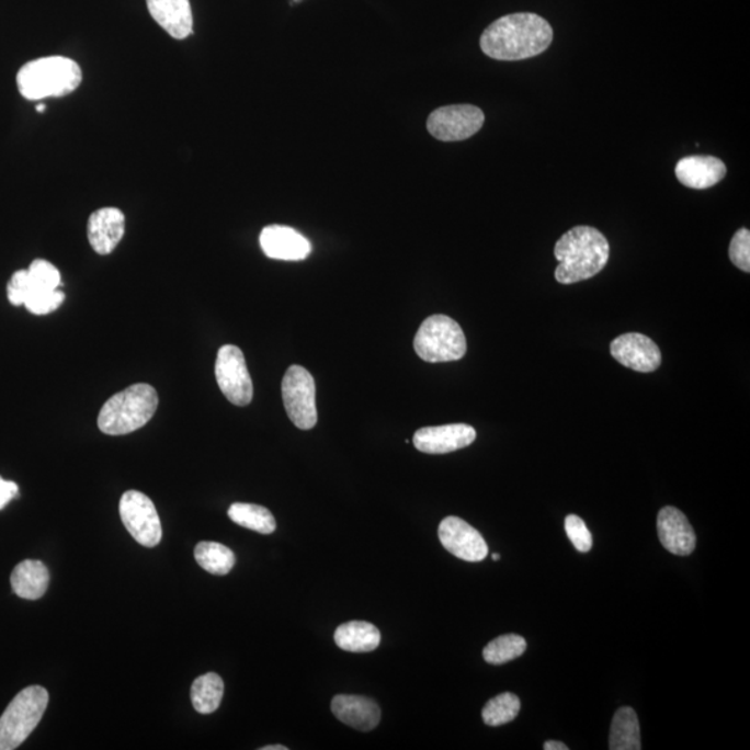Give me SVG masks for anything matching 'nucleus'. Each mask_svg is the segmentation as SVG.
<instances>
[{
    "instance_id": "obj_1",
    "label": "nucleus",
    "mask_w": 750,
    "mask_h": 750,
    "mask_svg": "<svg viewBox=\"0 0 750 750\" xmlns=\"http://www.w3.org/2000/svg\"><path fill=\"white\" fill-rule=\"evenodd\" d=\"M554 41V30L534 13H515L493 21L481 35L484 54L495 60L518 61L544 54Z\"/></svg>"
},
{
    "instance_id": "obj_2",
    "label": "nucleus",
    "mask_w": 750,
    "mask_h": 750,
    "mask_svg": "<svg viewBox=\"0 0 750 750\" xmlns=\"http://www.w3.org/2000/svg\"><path fill=\"white\" fill-rule=\"evenodd\" d=\"M611 245L599 229L578 226L562 234L555 245L559 265L555 271L557 283L570 285L595 277L606 268Z\"/></svg>"
},
{
    "instance_id": "obj_3",
    "label": "nucleus",
    "mask_w": 750,
    "mask_h": 750,
    "mask_svg": "<svg viewBox=\"0 0 750 750\" xmlns=\"http://www.w3.org/2000/svg\"><path fill=\"white\" fill-rule=\"evenodd\" d=\"M82 81L81 67L69 57H41L21 67L18 87L29 101L60 98L75 92Z\"/></svg>"
},
{
    "instance_id": "obj_4",
    "label": "nucleus",
    "mask_w": 750,
    "mask_h": 750,
    "mask_svg": "<svg viewBox=\"0 0 750 750\" xmlns=\"http://www.w3.org/2000/svg\"><path fill=\"white\" fill-rule=\"evenodd\" d=\"M159 395L148 384H135L113 395L98 417L99 430L106 435H127L143 429L158 410Z\"/></svg>"
},
{
    "instance_id": "obj_5",
    "label": "nucleus",
    "mask_w": 750,
    "mask_h": 750,
    "mask_svg": "<svg viewBox=\"0 0 750 750\" xmlns=\"http://www.w3.org/2000/svg\"><path fill=\"white\" fill-rule=\"evenodd\" d=\"M48 703L49 694L44 686L33 685L19 692L0 717V750L18 749L38 726Z\"/></svg>"
},
{
    "instance_id": "obj_6",
    "label": "nucleus",
    "mask_w": 750,
    "mask_h": 750,
    "mask_svg": "<svg viewBox=\"0 0 750 750\" xmlns=\"http://www.w3.org/2000/svg\"><path fill=\"white\" fill-rule=\"evenodd\" d=\"M414 351L429 363L461 361L467 352L465 332L451 317L431 316L416 333Z\"/></svg>"
},
{
    "instance_id": "obj_7",
    "label": "nucleus",
    "mask_w": 750,
    "mask_h": 750,
    "mask_svg": "<svg viewBox=\"0 0 750 750\" xmlns=\"http://www.w3.org/2000/svg\"><path fill=\"white\" fill-rule=\"evenodd\" d=\"M286 414L299 430H311L317 423L316 384L305 367L291 366L283 379Z\"/></svg>"
},
{
    "instance_id": "obj_8",
    "label": "nucleus",
    "mask_w": 750,
    "mask_h": 750,
    "mask_svg": "<svg viewBox=\"0 0 750 750\" xmlns=\"http://www.w3.org/2000/svg\"><path fill=\"white\" fill-rule=\"evenodd\" d=\"M120 518L124 527L139 545L155 548L160 544L163 530L155 503L145 493L127 491L120 500Z\"/></svg>"
},
{
    "instance_id": "obj_9",
    "label": "nucleus",
    "mask_w": 750,
    "mask_h": 750,
    "mask_svg": "<svg viewBox=\"0 0 750 750\" xmlns=\"http://www.w3.org/2000/svg\"><path fill=\"white\" fill-rule=\"evenodd\" d=\"M486 116L473 104H452L436 109L427 120V129L432 137L444 143H456L476 135L482 128Z\"/></svg>"
},
{
    "instance_id": "obj_10",
    "label": "nucleus",
    "mask_w": 750,
    "mask_h": 750,
    "mask_svg": "<svg viewBox=\"0 0 750 750\" xmlns=\"http://www.w3.org/2000/svg\"><path fill=\"white\" fill-rule=\"evenodd\" d=\"M216 379L226 398L236 406H248L253 399V383L241 349L224 345L217 353Z\"/></svg>"
},
{
    "instance_id": "obj_11",
    "label": "nucleus",
    "mask_w": 750,
    "mask_h": 750,
    "mask_svg": "<svg viewBox=\"0 0 750 750\" xmlns=\"http://www.w3.org/2000/svg\"><path fill=\"white\" fill-rule=\"evenodd\" d=\"M438 536L442 546L458 559L476 562L488 556V545L482 535L455 515L441 521Z\"/></svg>"
},
{
    "instance_id": "obj_12",
    "label": "nucleus",
    "mask_w": 750,
    "mask_h": 750,
    "mask_svg": "<svg viewBox=\"0 0 750 750\" xmlns=\"http://www.w3.org/2000/svg\"><path fill=\"white\" fill-rule=\"evenodd\" d=\"M611 352L620 364L639 373L656 372L661 364L659 346L644 333H623L612 342Z\"/></svg>"
},
{
    "instance_id": "obj_13",
    "label": "nucleus",
    "mask_w": 750,
    "mask_h": 750,
    "mask_svg": "<svg viewBox=\"0 0 750 750\" xmlns=\"http://www.w3.org/2000/svg\"><path fill=\"white\" fill-rule=\"evenodd\" d=\"M477 432L468 424H446L425 427L416 431L413 444L417 451L429 455H445V453L465 450L476 441Z\"/></svg>"
},
{
    "instance_id": "obj_14",
    "label": "nucleus",
    "mask_w": 750,
    "mask_h": 750,
    "mask_svg": "<svg viewBox=\"0 0 750 750\" xmlns=\"http://www.w3.org/2000/svg\"><path fill=\"white\" fill-rule=\"evenodd\" d=\"M260 247L265 257L286 262H299L309 257L311 245L309 239L285 226H269L260 234Z\"/></svg>"
},
{
    "instance_id": "obj_15",
    "label": "nucleus",
    "mask_w": 750,
    "mask_h": 750,
    "mask_svg": "<svg viewBox=\"0 0 750 750\" xmlns=\"http://www.w3.org/2000/svg\"><path fill=\"white\" fill-rule=\"evenodd\" d=\"M658 534L661 545L675 556H690L695 550L696 535L681 510L667 507L658 515Z\"/></svg>"
},
{
    "instance_id": "obj_16",
    "label": "nucleus",
    "mask_w": 750,
    "mask_h": 750,
    "mask_svg": "<svg viewBox=\"0 0 750 750\" xmlns=\"http://www.w3.org/2000/svg\"><path fill=\"white\" fill-rule=\"evenodd\" d=\"M125 232V217L116 207H103L93 212L88 220V239L99 254L112 253Z\"/></svg>"
},
{
    "instance_id": "obj_17",
    "label": "nucleus",
    "mask_w": 750,
    "mask_h": 750,
    "mask_svg": "<svg viewBox=\"0 0 750 750\" xmlns=\"http://www.w3.org/2000/svg\"><path fill=\"white\" fill-rule=\"evenodd\" d=\"M727 167L715 156H686L675 166L677 179L692 190H707L723 181Z\"/></svg>"
},
{
    "instance_id": "obj_18",
    "label": "nucleus",
    "mask_w": 750,
    "mask_h": 750,
    "mask_svg": "<svg viewBox=\"0 0 750 750\" xmlns=\"http://www.w3.org/2000/svg\"><path fill=\"white\" fill-rule=\"evenodd\" d=\"M331 711L338 720L363 732L372 731L382 720L379 706L366 696L337 695L331 702Z\"/></svg>"
},
{
    "instance_id": "obj_19",
    "label": "nucleus",
    "mask_w": 750,
    "mask_h": 750,
    "mask_svg": "<svg viewBox=\"0 0 750 750\" xmlns=\"http://www.w3.org/2000/svg\"><path fill=\"white\" fill-rule=\"evenodd\" d=\"M156 23L175 39H185L194 33V15L190 0H146Z\"/></svg>"
},
{
    "instance_id": "obj_20",
    "label": "nucleus",
    "mask_w": 750,
    "mask_h": 750,
    "mask_svg": "<svg viewBox=\"0 0 750 750\" xmlns=\"http://www.w3.org/2000/svg\"><path fill=\"white\" fill-rule=\"evenodd\" d=\"M50 581L48 567L41 560H24L14 567L10 582L21 599L38 601L48 591Z\"/></svg>"
},
{
    "instance_id": "obj_21",
    "label": "nucleus",
    "mask_w": 750,
    "mask_h": 750,
    "mask_svg": "<svg viewBox=\"0 0 750 750\" xmlns=\"http://www.w3.org/2000/svg\"><path fill=\"white\" fill-rule=\"evenodd\" d=\"M333 640L346 652L367 654L378 648L382 633L372 623L349 622L337 628Z\"/></svg>"
},
{
    "instance_id": "obj_22",
    "label": "nucleus",
    "mask_w": 750,
    "mask_h": 750,
    "mask_svg": "<svg viewBox=\"0 0 750 750\" xmlns=\"http://www.w3.org/2000/svg\"><path fill=\"white\" fill-rule=\"evenodd\" d=\"M609 748L612 750L643 749L638 716L634 708L622 707L614 715Z\"/></svg>"
},
{
    "instance_id": "obj_23",
    "label": "nucleus",
    "mask_w": 750,
    "mask_h": 750,
    "mask_svg": "<svg viewBox=\"0 0 750 750\" xmlns=\"http://www.w3.org/2000/svg\"><path fill=\"white\" fill-rule=\"evenodd\" d=\"M224 682L220 675L207 673L197 677L191 688V701L197 713L212 715L221 705Z\"/></svg>"
},
{
    "instance_id": "obj_24",
    "label": "nucleus",
    "mask_w": 750,
    "mask_h": 750,
    "mask_svg": "<svg viewBox=\"0 0 750 750\" xmlns=\"http://www.w3.org/2000/svg\"><path fill=\"white\" fill-rule=\"evenodd\" d=\"M228 518L241 527L254 533L270 535L277 530L274 515L269 509L252 503H234L228 509Z\"/></svg>"
},
{
    "instance_id": "obj_25",
    "label": "nucleus",
    "mask_w": 750,
    "mask_h": 750,
    "mask_svg": "<svg viewBox=\"0 0 750 750\" xmlns=\"http://www.w3.org/2000/svg\"><path fill=\"white\" fill-rule=\"evenodd\" d=\"M195 559L203 570L215 576H227L236 565L234 552L217 542H200L195 548Z\"/></svg>"
},
{
    "instance_id": "obj_26",
    "label": "nucleus",
    "mask_w": 750,
    "mask_h": 750,
    "mask_svg": "<svg viewBox=\"0 0 750 750\" xmlns=\"http://www.w3.org/2000/svg\"><path fill=\"white\" fill-rule=\"evenodd\" d=\"M525 649H527V643H525L523 637L515 634H507L489 643L484 648L482 655L487 663L500 666L520 658L525 652Z\"/></svg>"
},
{
    "instance_id": "obj_27",
    "label": "nucleus",
    "mask_w": 750,
    "mask_h": 750,
    "mask_svg": "<svg viewBox=\"0 0 750 750\" xmlns=\"http://www.w3.org/2000/svg\"><path fill=\"white\" fill-rule=\"evenodd\" d=\"M521 702L518 696L504 692L489 701L482 711V720L487 726L499 727L512 723L519 716Z\"/></svg>"
},
{
    "instance_id": "obj_28",
    "label": "nucleus",
    "mask_w": 750,
    "mask_h": 750,
    "mask_svg": "<svg viewBox=\"0 0 750 750\" xmlns=\"http://www.w3.org/2000/svg\"><path fill=\"white\" fill-rule=\"evenodd\" d=\"M29 273L36 292L55 291L60 286V271L46 260H34L29 268Z\"/></svg>"
},
{
    "instance_id": "obj_29",
    "label": "nucleus",
    "mask_w": 750,
    "mask_h": 750,
    "mask_svg": "<svg viewBox=\"0 0 750 750\" xmlns=\"http://www.w3.org/2000/svg\"><path fill=\"white\" fill-rule=\"evenodd\" d=\"M65 294L61 291H39L31 295L24 306L30 312L36 316L49 315V312L59 309L65 302Z\"/></svg>"
},
{
    "instance_id": "obj_30",
    "label": "nucleus",
    "mask_w": 750,
    "mask_h": 750,
    "mask_svg": "<svg viewBox=\"0 0 750 750\" xmlns=\"http://www.w3.org/2000/svg\"><path fill=\"white\" fill-rule=\"evenodd\" d=\"M35 286L31 281L29 270H19L13 274L8 285V298L14 306H24L31 295L35 294Z\"/></svg>"
},
{
    "instance_id": "obj_31",
    "label": "nucleus",
    "mask_w": 750,
    "mask_h": 750,
    "mask_svg": "<svg viewBox=\"0 0 750 750\" xmlns=\"http://www.w3.org/2000/svg\"><path fill=\"white\" fill-rule=\"evenodd\" d=\"M565 529L567 536L578 552L588 554L592 549V534L581 518L576 514L567 515Z\"/></svg>"
},
{
    "instance_id": "obj_32",
    "label": "nucleus",
    "mask_w": 750,
    "mask_h": 750,
    "mask_svg": "<svg viewBox=\"0 0 750 750\" xmlns=\"http://www.w3.org/2000/svg\"><path fill=\"white\" fill-rule=\"evenodd\" d=\"M729 259L739 270L749 273L750 271V232L747 228H741L732 237L729 243Z\"/></svg>"
},
{
    "instance_id": "obj_33",
    "label": "nucleus",
    "mask_w": 750,
    "mask_h": 750,
    "mask_svg": "<svg viewBox=\"0 0 750 750\" xmlns=\"http://www.w3.org/2000/svg\"><path fill=\"white\" fill-rule=\"evenodd\" d=\"M19 495V486L14 481H9L0 477V510L8 507L10 500Z\"/></svg>"
},
{
    "instance_id": "obj_34",
    "label": "nucleus",
    "mask_w": 750,
    "mask_h": 750,
    "mask_svg": "<svg viewBox=\"0 0 750 750\" xmlns=\"http://www.w3.org/2000/svg\"><path fill=\"white\" fill-rule=\"evenodd\" d=\"M545 750H569V747L562 742L548 741L544 745Z\"/></svg>"
},
{
    "instance_id": "obj_35",
    "label": "nucleus",
    "mask_w": 750,
    "mask_h": 750,
    "mask_svg": "<svg viewBox=\"0 0 750 750\" xmlns=\"http://www.w3.org/2000/svg\"><path fill=\"white\" fill-rule=\"evenodd\" d=\"M260 750H288L284 745H271V747L260 748Z\"/></svg>"
},
{
    "instance_id": "obj_36",
    "label": "nucleus",
    "mask_w": 750,
    "mask_h": 750,
    "mask_svg": "<svg viewBox=\"0 0 750 750\" xmlns=\"http://www.w3.org/2000/svg\"><path fill=\"white\" fill-rule=\"evenodd\" d=\"M45 109V104H38V106H36V112L44 113Z\"/></svg>"
},
{
    "instance_id": "obj_37",
    "label": "nucleus",
    "mask_w": 750,
    "mask_h": 750,
    "mask_svg": "<svg viewBox=\"0 0 750 750\" xmlns=\"http://www.w3.org/2000/svg\"><path fill=\"white\" fill-rule=\"evenodd\" d=\"M492 559H493L495 561H497V560H499V559H500V556H499V555H497V554H495V555H492Z\"/></svg>"
},
{
    "instance_id": "obj_38",
    "label": "nucleus",
    "mask_w": 750,
    "mask_h": 750,
    "mask_svg": "<svg viewBox=\"0 0 750 750\" xmlns=\"http://www.w3.org/2000/svg\"><path fill=\"white\" fill-rule=\"evenodd\" d=\"M292 2L299 3V2H302V0H292Z\"/></svg>"
}]
</instances>
